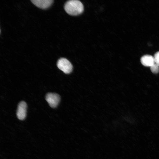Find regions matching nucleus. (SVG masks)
Here are the masks:
<instances>
[{"label": "nucleus", "mask_w": 159, "mask_h": 159, "mask_svg": "<svg viewBox=\"0 0 159 159\" xmlns=\"http://www.w3.org/2000/svg\"><path fill=\"white\" fill-rule=\"evenodd\" d=\"M140 62L145 67H150L155 63L154 57L149 55L143 56L140 59Z\"/></svg>", "instance_id": "obj_6"}, {"label": "nucleus", "mask_w": 159, "mask_h": 159, "mask_svg": "<svg viewBox=\"0 0 159 159\" xmlns=\"http://www.w3.org/2000/svg\"><path fill=\"white\" fill-rule=\"evenodd\" d=\"M66 12L71 15H77L81 14L84 10L82 3L77 0H71L67 1L64 6Z\"/></svg>", "instance_id": "obj_1"}, {"label": "nucleus", "mask_w": 159, "mask_h": 159, "mask_svg": "<svg viewBox=\"0 0 159 159\" xmlns=\"http://www.w3.org/2000/svg\"><path fill=\"white\" fill-rule=\"evenodd\" d=\"M27 104L24 101L20 102L18 105L16 111V116L19 120H24L26 116Z\"/></svg>", "instance_id": "obj_4"}, {"label": "nucleus", "mask_w": 159, "mask_h": 159, "mask_svg": "<svg viewBox=\"0 0 159 159\" xmlns=\"http://www.w3.org/2000/svg\"><path fill=\"white\" fill-rule=\"evenodd\" d=\"M150 67L151 71L153 73L157 74L159 72V67L155 63Z\"/></svg>", "instance_id": "obj_7"}, {"label": "nucleus", "mask_w": 159, "mask_h": 159, "mask_svg": "<svg viewBox=\"0 0 159 159\" xmlns=\"http://www.w3.org/2000/svg\"><path fill=\"white\" fill-rule=\"evenodd\" d=\"M31 1L35 6L42 9L48 8L53 1V0H31Z\"/></svg>", "instance_id": "obj_5"}, {"label": "nucleus", "mask_w": 159, "mask_h": 159, "mask_svg": "<svg viewBox=\"0 0 159 159\" xmlns=\"http://www.w3.org/2000/svg\"><path fill=\"white\" fill-rule=\"evenodd\" d=\"M45 99L49 106L54 108L56 107L58 105L60 100V97L57 93H48L46 95Z\"/></svg>", "instance_id": "obj_3"}, {"label": "nucleus", "mask_w": 159, "mask_h": 159, "mask_svg": "<svg viewBox=\"0 0 159 159\" xmlns=\"http://www.w3.org/2000/svg\"><path fill=\"white\" fill-rule=\"evenodd\" d=\"M57 66L59 69L66 74L70 73L72 70L73 67L71 63L64 58H61L58 60Z\"/></svg>", "instance_id": "obj_2"}, {"label": "nucleus", "mask_w": 159, "mask_h": 159, "mask_svg": "<svg viewBox=\"0 0 159 159\" xmlns=\"http://www.w3.org/2000/svg\"><path fill=\"white\" fill-rule=\"evenodd\" d=\"M153 57L155 63L159 67V51L156 52Z\"/></svg>", "instance_id": "obj_8"}]
</instances>
